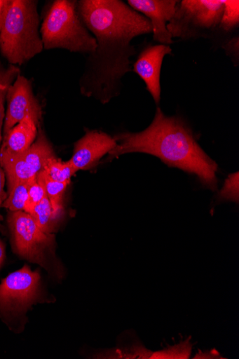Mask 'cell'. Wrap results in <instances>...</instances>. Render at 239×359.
I'll return each instance as SVG.
<instances>
[{"label":"cell","instance_id":"obj_1","mask_svg":"<svg viewBox=\"0 0 239 359\" xmlns=\"http://www.w3.org/2000/svg\"><path fill=\"white\" fill-rule=\"evenodd\" d=\"M79 16L97 43L88 54L79 81L83 95L107 104L121 93L122 79L132 71L136 53L131 41L152 34L150 20L120 0H81Z\"/></svg>","mask_w":239,"mask_h":359},{"label":"cell","instance_id":"obj_2","mask_svg":"<svg viewBox=\"0 0 239 359\" xmlns=\"http://www.w3.org/2000/svg\"><path fill=\"white\" fill-rule=\"evenodd\" d=\"M114 139L117 146L109 154V160L130 153L151 154L169 167L197 176L208 188L217 189V163L202 149L191 128L180 117L167 116L158 107L153 121L143 132L122 133Z\"/></svg>","mask_w":239,"mask_h":359},{"label":"cell","instance_id":"obj_3","mask_svg":"<svg viewBox=\"0 0 239 359\" xmlns=\"http://www.w3.org/2000/svg\"><path fill=\"white\" fill-rule=\"evenodd\" d=\"M39 26L38 1L6 0L0 27V52L11 65H22L42 53Z\"/></svg>","mask_w":239,"mask_h":359},{"label":"cell","instance_id":"obj_4","mask_svg":"<svg viewBox=\"0 0 239 359\" xmlns=\"http://www.w3.org/2000/svg\"><path fill=\"white\" fill-rule=\"evenodd\" d=\"M44 49H64L71 53L90 54L97 47L82 22L78 1L55 0L43 20L41 29Z\"/></svg>","mask_w":239,"mask_h":359},{"label":"cell","instance_id":"obj_5","mask_svg":"<svg viewBox=\"0 0 239 359\" xmlns=\"http://www.w3.org/2000/svg\"><path fill=\"white\" fill-rule=\"evenodd\" d=\"M224 6V0H184L167 29L172 38L183 40L207 36V32L219 27Z\"/></svg>","mask_w":239,"mask_h":359},{"label":"cell","instance_id":"obj_6","mask_svg":"<svg viewBox=\"0 0 239 359\" xmlns=\"http://www.w3.org/2000/svg\"><path fill=\"white\" fill-rule=\"evenodd\" d=\"M8 223L14 252L46 269L48 255H54L55 236L41 231L32 216L24 211H10Z\"/></svg>","mask_w":239,"mask_h":359},{"label":"cell","instance_id":"obj_7","mask_svg":"<svg viewBox=\"0 0 239 359\" xmlns=\"http://www.w3.org/2000/svg\"><path fill=\"white\" fill-rule=\"evenodd\" d=\"M55 156L47 137L40 130L35 142L22 154H11L0 149V165L4 169L8 188L32 180L43 170L48 160Z\"/></svg>","mask_w":239,"mask_h":359},{"label":"cell","instance_id":"obj_8","mask_svg":"<svg viewBox=\"0 0 239 359\" xmlns=\"http://www.w3.org/2000/svg\"><path fill=\"white\" fill-rule=\"evenodd\" d=\"M41 276L25 266L0 283V311L10 313L26 311L39 300Z\"/></svg>","mask_w":239,"mask_h":359},{"label":"cell","instance_id":"obj_9","mask_svg":"<svg viewBox=\"0 0 239 359\" xmlns=\"http://www.w3.org/2000/svg\"><path fill=\"white\" fill-rule=\"evenodd\" d=\"M7 111L4 126V137L27 116H31L39 123L42 117L40 102L34 95L32 83L22 76H18L8 88Z\"/></svg>","mask_w":239,"mask_h":359},{"label":"cell","instance_id":"obj_10","mask_svg":"<svg viewBox=\"0 0 239 359\" xmlns=\"http://www.w3.org/2000/svg\"><path fill=\"white\" fill-rule=\"evenodd\" d=\"M117 146L114 137L100 130H87L86 135L74 146V154L69 160L76 172L94 169L100 160Z\"/></svg>","mask_w":239,"mask_h":359},{"label":"cell","instance_id":"obj_11","mask_svg":"<svg viewBox=\"0 0 239 359\" xmlns=\"http://www.w3.org/2000/svg\"><path fill=\"white\" fill-rule=\"evenodd\" d=\"M179 2L177 0H128L127 4L150 20L153 40L156 43L169 46L174 41L167 25L175 15Z\"/></svg>","mask_w":239,"mask_h":359},{"label":"cell","instance_id":"obj_12","mask_svg":"<svg viewBox=\"0 0 239 359\" xmlns=\"http://www.w3.org/2000/svg\"><path fill=\"white\" fill-rule=\"evenodd\" d=\"M172 49L166 45H155L146 48L133 65V71L146 83L157 105L161 102V72L165 56L172 55Z\"/></svg>","mask_w":239,"mask_h":359},{"label":"cell","instance_id":"obj_13","mask_svg":"<svg viewBox=\"0 0 239 359\" xmlns=\"http://www.w3.org/2000/svg\"><path fill=\"white\" fill-rule=\"evenodd\" d=\"M39 126L35 119L27 116L4 137L0 149L15 154L26 151L36 140Z\"/></svg>","mask_w":239,"mask_h":359},{"label":"cell","instance_id":"obj_14","mask_svg":"<svg viewBox=\"0 0 239 359\" xmlns=\"http://www.w3.org/2000/svg\"><path fill=\"white\" fill-rule=\"evenodd\" d=\"M29 215L35 220L41 231L48 234H53L56 231L57 222L61 216L54 211L48 198L34 208Z\"/></svg>","mask_w":239,"mask_h":359},{"label":"cell","instance_id":"obj_15","mask_svg":"<svg viewBox=\"0 0 239 359\" xmlns=\"http://www.w3.org/2000/svg\"><path fill=\"white\" fill-rule=\"evenodd\" d=\"M35 179L19 182L8 188V198L2 208L11 212L24 211L28 198L29 187Z\"/></svg>","mask_w":239,"mask_h":359},{"label":"cell","instance_id":"obj_16","mask_svg":"<svg viewBox=\"0 0 239 359\" xmlns=\"http://www.w3.org/2000/svg\"><path fill=\"white\" fill-rule=\"evenodd\" d=\"M38 177L41 180L45 186L47 197L50 201L54 211L61 215L63 208V195L67 186L69 184L52 180L44 170L41 171L38 175Z\"/></svg>","mask_w":239,"mask_h":359},{"label":"cell","instance_id":"obj_17","mask_svg":"<svg viewBox=\"0 0 239 359\" xmlns=\"http://www.w3.org/2000/svg\"><path fill=\"white\" fill-rule=\"evenodd\" d=\"M43 170L52 180L68 184L76 173L69 161H62L56 156L48 160Z\"/></svg>","mask_w":239,"mask_h":359},{"label":"cell","instance_id":"obj_18","mask_svg":"<svg viewBox=\"0 0 239 359\" xmlns=\"http://www.w3.org/2000/svg\"><path fill=\"white\" fill-rule=\"evenodd\" d=\"M239 25L238 0H224V11L219 28L224 32H231Z\"/></svg>","mask_w":239,"mask_h":359},{"label":"cell","instance_id":"obj_19","mask_svg":"<svg viewBox=\"0 0 239 359\" xmlns=\"http://www.w3.org/2000/svg\"><path fill=\"white\" fill-rule=\"evenodd\" d=\"M46 198L48 197L45 186L41 180L37 176L29 187L28 198L24 212L29 214L34 208Z\"/></svg>","mask_w":239,"mask_h":359},{"label":"cell","instance_id":"obj_20","mask_svg":"<svg viewBox=\"0 0 239 359\" xmlns=\"http://www.w3.org/2000/svg\"><path fill=\"white\" fill-rule=\"evenodd\" d=\"M219 198L224 201L238 203V172L228 176L220 191Z\"/></svg>","mask_w":239,"mask_h":359},{"label":"cell","instance_id":"obj_21","mask_svg":"<svg viewBox=\"0 0 239 359\" xmlns=\"http://www.w3.org/2000/svg\"><path fill=\"white\" fill-rule=\"evenodd\" d=\"M188 344L189 341H186L184 344L153 353L151 358H188L191 351V346L190 344L187 345Z\"/></svg>","mask_w":239,"mask_h":359},{"label":"cell","instance_id":"obj_22","mask_svg":"<svg viewBox=\"0 0 239 359\" xmlns=\"http://www.w3.org/2000/svg\"><path fill=\"white\" fill-rule=\"evenodd\" d=\"M10 85L11 83L4 90H0V146H1L2 144L4 138V126L6 118L5 103L6 100L8 88Z\"/></svg>","mask_w":239,"mask_h":359},{"label":"cell","instance_id":"obj_23","mask_svg":"<svg viewBox=\"0 0 239 359\" xmlns=\"http://www.w3.org/2000/svg\"><path fill=\"white\" fill-rule=\"evenodd\" d=\"M224 49L228 55L234 60L235 57L238 60V38L231 39L225 46Z\"/></svg>","mask_w":239,"mask_h":359},{"label":"cell","instance_id":"obj_24","mask_svg":"<svg viewBox=\"0 0 239 359\" xmlns=\"http://www.w3.org/2000/svg\"><path fill=\"white\" fill-rule=\"evenodd\" d=\"M6 183V173L1 165H0V208H2L3 204L8 198V192L5 190Z\"/></svg>","mask_w":239,"mask_h":359},{"label":"cell","instance_id":"obj_25","mask_svg":"<svg viewBox=\"0 0 239 359\" xmlns=\"http://www.w3.org/2000/svg\"><path fill=\"white\" fill-rule=\"evenodd\" d=\"M6 257V247L1 240H0V269H1Z\"/></svg>","mask_w":239,"mask_h":359},{"label":"cell","instance_id":"obj_26","mask_svg":"<svg viewBox=\"0 0 239 359\" xmlns=\"http://www.w3.org/2000/svg\"><path fill=\"white\" fill-rule=\"evenodd\" d=\"M6 0H0V27H1L4 6Z\"/></svg>","mask_w":239,"mask_h":359},{"label":"cell","instance_id":"obj_27","mask_svg":"<svg viewBox=\"0 0 239 359\" xmlns=\"http://www.w3.org/2000/svg\"><path fill=\"white\" fill-rule=\"evenodd\" d=\"M10 81H6L5 83H3L0 82V90H4L8 87V86L10 84Z\"/></svg>","mask_w":239,"mask_h":359}]
</instances>
